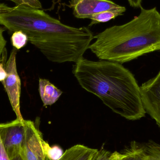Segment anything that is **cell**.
<instances>
[{"instance_id": "cell-21", "label": "cell", "mask_w": 160, "mask_h": 160, "mask_svg": "<svg viewBox=\"0 0 160 160\" xmlns=\"http://www.w3.org/2000/svg\"><path fill=\"white\" fill-rule=\"evenodd\" d=\"M7 76V73L6 71L5 68H4L2 64L0 63V82H2Z\"/></svg>"}, {"instance_id": "cell-10", "label": "cell", "mask_w": 160, "mask_h": 160, "mask_svg": "<svg viewBox=\"0 0 160 160\" xmlns=\"http://www.w3.org/2000/svg\"><path fill=\"white\" fill-rule=\"evenodd\" d=\"M98 151L82 145H76L67 149L57 160H95Z\"/></svg>"}, {"instance_id": "cell-16", "label": "cell", "mask_w": 160, "mask_h": 160, "mask_svg": "<svg viewBox=\"0 0 160 160\" xmlns=\"http://www.w3.org/2000/svg\"><path fill=\"white\" fill-rule=\"evenodd\" d=\"M16 4V6H23L32 8L41 9L42 5L39 0H8Z\"/></svg>"}, {"instance_id": "cell-18", "label": "cell", "mask_w": 160, "mask_h": 160, "mask_svg": "<svg viewBox=\"0 0 160 160\" xmlns=\"http://www.w3.org/2000/svg\"><path fill=\"white\" fill-rule=\"evenodd\" d=\"M0 160H23V159L21 156L15 158L13 159H10L8 158V156L3 146L2 141H1V137H0Z\"/></svg>"}, {"instance_id": "cell-14", "label": "cell", "mask_w": 160, "mask_h": 160, "mask_svg": "<svg viewBox=\"0 0 160 160\" xmlns=\"http://www.w3.org/2000/svg\"><path fill=\"white\" fill-rule=\"evenodd\" d=\"M11 40L13 47L18 50L23 48L26 45L28 38L23 32L18 31L13 32L11 36Z\"/></svg>"}, {"instance_id": "cell-1", "label": "cell", "mask_w": 160, "mask_h": 160, "mask_svg": "<svg viewBox=\"0 0 160 160\" xmlns=\"http://www.w3.org/2000/svg\"><path fill=\"white\" fill-rule=\"evenodd\" d=\"M0 24L13 32H23L49 61L58 63L77 62L94 39L88 27H71L43 10L23 6L0 15Z\"/></svg>"}, {"instance_id": "cell-6", "label": "cell", "mask_w": 160, "mask_h": 160, "mask_svg": "<svg viewBox=\"0 0 160 160\" xmlns=\"http://www.w3.org/2000/svg\"><path fill=\"white\" fill-rule=\"evenodd\" d=\"M42 133L33 121L26 120V132L20 155L23 160H48Z\"/></svg>"}, {"instance_id": "cell-3", "label": "cell", "mask_w": 160, "mask_h": 160, "mask_svg": "<svg viewBox=\"0 0 160 160\" xmlns=\"http://www.w3.org/2000/svg\"><path fill=\"white\" fill-rule=\"evenodd\" d=\"M138 16L94 36L88 49L100 60L120 64L160 50V13L157 8H140Z\"/></svg>"}, {"instance_id": "cell-12", "label": "cell", "mask_w": 160, "mask_h": 160, "mask_svg": "<svg viewBox=\"0 0 160 160\" xmlns=\"http://www.w3.org/2000/svg\"><path fill=\"white\" fill-rule=\"evenodd\" d=\"M122 153L124 155V160H145L147 157L143 146H139L135 142H132Z\"/></svg>"}, {"instance_id": "cell-7", "label": "cell", "mask_w": 160, "mask_h": 160, "mask_svg": "<svg viewBox=\"0 0 160 160\" xmlns=\"http://www.w3.org/2000/svg\"><path fill=\"white\" fill-rule=\"evenodd\" d=\"M141 98L146 112L160 128V70L155 78L140 87Z\"/></svg>"}, {"instance_id": "cell-20", "label": "cell", "mask_w": 160, "mask_h": 160, "mask_svg": "<svg viewBox=\"0 0 160 160\" xmlns=\"http://www.w3.org/2000/svg\"><path fill=\"white\" fill-rule=\"evenodd\" d=\"M14 7H10L4 3H0V15L8 13L12 11Z\"/></svg>"}, {"instance_id": "cell-15", "label": "cell", "mask_w": 160, "mask_h": 160, "mask_svg": "<svg viewBox=\"0 0 160 160\" xmlns=\"http://www.w3.org/2000/svg\"><path fill=\"white\" fill-rule=\"evenodd\" d=\"M147 155L160 158V145L150 142L143 146Z\"/></svg>"}, {"instance_id": "cell-13", "label": "cell", "mask_w": 160, "mask_h": 160, "mask_svg": "<svg viewBox=\"0 0 160 160\" xmlns=\"http://www.w3.org/2000/svg\"><path fill=\"white\" fill-rule=\"evenodd\" d=\"M45 154L48 160H57L63 154L62 149L58 146L51 147L47 142H44Z\"/></svg>"}, {"instance_id": "cell-19", "label": "cell", "mask_w": 160, "mask_h": 160, "mask_svg": "<svg viewBox=\"0 0 160 160\" xmlns=\"http://www.w3.org/2000/svg\"><path fill=\"white\" fill-rule=\"evenodd\" d=\"M3 30L0 27V61L2 59V56L5 50V46L6 45V41L4 38L3 35Z\"/></svg>"}, {"instance_id": "cell-23", "label": "cell", "mask_w": 160, "mask_h": 160, "mask_svg": "<svg viewBox=\"0 0 160 160\" xmlns=\"http://www.w3.org/2000/svg\"><path fill=\"white\" fill-rule=\"evenodd\" d=\"M112 160H124V155L123 153L117 152L115 156Z\"/></svg>"}, {"instance_id": "cell-5", "label": "cell", "mask_w": 160, "mask_h": 160, "mask_svg": "<svg viewBox=\"0 0 160 160\" xmlns=\"http://www.w3.org/2000/svg\"><path fill=\"white\" fill-rule=\"evenodd\" d=\"M16 54L17 50L13 48L5 67L7 76L2 83L7 93L12 109L17 116V118L22 120L23 118L20 107L21 83L17 71Z\"/></svg>"}, {"instance_id": "cell-2", "label": "cell", "mask_w": 160, "mask_h": 160, "mask_svg": "<svg viewBox=\"0 0 160 160\" xmlns=\"http://www.w3.org/2000/svg\"><path fill=\"white\" fill-rule=\"evenodd\" d=\"M73 73L83 88L115 113L129 120L145 116L140 87L133 74L121 64L83 57L75 63Z\"/></svg>"}, {"instance_id": "cell-24", "label": "cell", "mask_w": 160, "mask_h": 160, "mask_svg": "<svg viewBox=\"0 0 160 160\" xmlns=\"http://www.w3.org/2000/svg\"><path fill=\"white\" fill-rule=\"evenodd\" d=\"M145 160H160V158H156V157H152V156H149V155H147V157L146 158Z\"/></svg>"}, {"instance_id": "cell-8", "label": "cell", "mask_w": 160, "mask_h": 160, "mask_svg": "<svg viewBox=\"0 0 160 160\" xmlns=\"http://www.w3.org/2000/svg\"><path fill=\"white\" fill-rule=\"evenodd\" d=\"M69 3L73 15L79 19H89L94 14L120 6L110 0H70Z\"/></svg>"}, {"instance_id": "cell-4", "label": "cell", "mask_w": 160, "mask_h": 160, "mask_svg": "<svg viewBox=\"0 0 160 160\" xmlns=\"http://www.w3.org/2000/svg\"><path fill=\"white\" fill-rule=\"evenodd\" d=\"M26 132V120L17 119L0 124V137L4 148L10 159L21 156Z\"/></svg>"}, {"instance_id": "cell-22", "label": "cell", "mask_w": 160, "mask_h": 160, "mask_svg": "<svg viewBox=\"0 0 160 160\" xmlns=\"http://www.w3.org/2000/svg\"><path fill=\"white\" fill-rule=\"evenodd\" d=\"M129 4L132 7L140 8L142 6V0H128Z\"/></svg>"}, {"instance_id": "cell-17", "label": "cell", "mask_w": 160, "mask_h": 160, "mask_svg": "<svg viewBox=\"0 0 160 160\" xmlns=\"http://www.w3.org/2000/svg\"><path fill=\"white\" fill-rule=\"evenodd\" d=\"M116 151L112 153L103 148L98 150L95 160H112L115 156Z\"/></svg>"}, {"instance_id": "cell-11", "label": "cell", "mask_w": 160, "mask_h": 160, "mask_svg": "<svg viewBox=\"0 0 160 160\" xmlns=\"http://www.w3.org/2000/svg\"><path fill=\"white\" fill-rule=\"evenodd\" d=\"M126 11V8L120 6L119 8L115 9L102 11L94 14L89 18L91 20V22L88 25V27H91L94 24L99 23L108 22L111 20L116 18L118 16L123 15Z\"/></svg>"}, {"instance_id": "cell-9", "label": "cell", "mask_w": 160, "mask_h": 160, "mask_svg": "<svg viewBox=\"0 0 160 160\" xmlns=\"http://www.w3.org/2000/svg\"><path fill=\"white\" fill-rule=\"evenodd\" d=\"M38 91L44 107L55 103L63 93L48 80L41 78L39 79Z\"/></svg>"}]
</instances>
